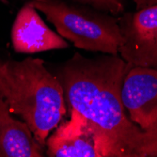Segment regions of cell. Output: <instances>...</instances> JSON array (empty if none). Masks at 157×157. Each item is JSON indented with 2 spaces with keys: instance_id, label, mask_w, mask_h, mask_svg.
I'll return each instance as SVG.
<instances>
[{
  "instance_id": "5",
  "label": "cell",
  "mask_w": 157,
  "mask_h": 157,
  "mask_svg": "<svg viewBox=\"0 0 157 157\" xmlns=\"http://www.w3.org/2000/svg\"><path fill=\"white\" fill-rule=\"evenodd\" d=\"M45 148L50 157H113L105 138L75 110L50 133Z\"/></svg>"
},
{
  "instance_id": "1",
  "label": "cell",
  "mask_w": 157,
  "mask_h": 157,
  "mask_svg": "<svg viewBox=\"0 0 157 157\" xmlns=\"http://www.w3.org/2000/svg\"><path fill=\"white\" fill-rule=\"evenodd\" d=\"M131 67L120 55L86 58L76 52L62 63L56 76L71 110L99 131L113 157H157V132L133 122L121 100L123 78Z\"/></svg>"
},
{
  "instance_id": "4",
  "label": "cell",
  "mask_w": 157,
  "mask_h": 157,
  "mask_svg": "<svg viewBox=\"0 0 157 157\" xmlns=\"http://www.w3.org/2000/svg\"><path fill=\"white\" fill-rule=\"evenodd\" d=\"M118 21L121 58L130 67L157 70V5L124 13Z\"/></svg>"
},
{
  "instance_id": "8",
  "label": "cell",
  "mask_w": 157,
  "mask_h": 157,
  "mask_svg": "<svg viewBox=\"0 0 157 157\" xmlns=\"http://www.w3.org/2000/svg\"><path fill=\"white\" fill-rule=\"evenodd\" d=\"M44 148L25 121L12 117L0 97V157H41Z\"/></svg>"
},
{
  "instance_id": "3",
  "label": "cell",
  "mask_w": 157,
  "mask_h": 157,
  "mask_svg": "<svg viewBox=\"0 0 157 157\" xmlns=\"http://www.w3.org/2000/svg\"><path fill=\"white\" fill-rule=\"evenodd\" d=\"M62 38L79 49L119 55L121 41L119 21L93 8L70 4L63 0H30Z\"/></svg>"
},
{
  "instance_id": "7",
  "label": "cell",
  "mask_w": 157,
  "mask_h": 157,
  "mask_svg": "<svg viewBox=\"0 0 157 157\" xmlns=\"http://www.w3.org/2000/svg\"><path fill=\"white\" fill-rule=\"evenodd\" d=\"M11 42L15 52L21 54H36L69 47L66 40L51 29L29 2L19 10L13 22Z\"/></svg>"
},
{
  "instance_id": "9",
  "label": "cell",
  "mask_w": 157,
  "mask_h": 157,
  "mask_svg": "<svg viewBox=\"0 0 157 157\" xmlns=\"http://www.w3.org/2000/svg\"><path fill=\"white\" fill-rule=\"evenodd\" d=\"M75 1L113 15H118L124 11L123 0H75Z\"/></svg>"
},
{
  "instance_id": "6",
  "label": "cell",
  "mask_w": 157,
  "mask_h": 157,
  "mask_svg": "<svg viewBox=\"0 0 157 157\" xmlns=\"http://www.w3.org/2000/svg\"><path fill=\"white\" fill-rule=\"evenodd\" d=\"M121 100L130 120L141 129L157 132V70L131 67L121 86Z\"/></svg>"
},
{
  "instance_id": "2",
  "label": "cell",
  "mask_w": 157,
  "mask_h": 157,
  "mask_svg": "<svg viewBox=\"0 0 157 157\" xmlns=\"http://www.w3.org/2000/svg\"><path fill=\"white\" fill-rule=\"evenodd\" d=\"M0 97L44 147L67 112L60 82L40 59L0 61Z\"/></svg>"
},
{
  "instance_id": "10",
  "label": "cell",
  "mask_w": 157,
  "mask_h": 157,
  "mask_svg": "<svg viewBox=\"0 0 157 157\" xmlns=\"http://www.w3.org/2000/svg\"><path fill=\"white\" fill-rule=\"evenodd\" d=\"M136 4V10L144 9L157 5V0H134Z\"/></svg>"
}]
</instances>
